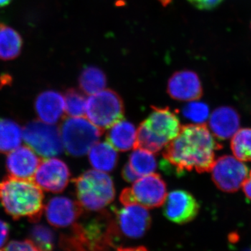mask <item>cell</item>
Here are the masks:
<instances>
[{
  "instance_id": "6",
  "label": "cell",
  "mask_w": 251,
  "mask_h": 251,
  "mask_svg": "<svg viewBox=\"0 0 251 251\" xmlns=\"http://www.w3.org/2000/svg\"><path fill=\"white\" fill-rule=\"evenodd\" d=\"M125 112L123 100L114 90H103L87 99V120L102 131L123 120Z\"/></svg>"
},
{
  "instance_id": "37",
  "label": "cell",
  "mask_w": 251,
  "mask_h": 251,
  "mask_svg": "<svg viewBox=\"0 0 251 251\" xmlns=\"http://www.w3.org/2000/svg\"></svg>"
},
{
  "instance_id": "15",
  "label": "cell",
  "mask_w": 251,
  "mask_h": 251,
  "mask_svg": "<svg viewBox=\"0 0 251 251\" xmlns=\"http://www.w3.org/2000/svg\"><path fill=\"white\" fill-rule=\"evenodd\" d=\"M167 92L175 100L193 101L201 98L203 89L196 73L190 70H182L175 72L170 77Z\"/></svg>"
},
{
  "instance_id": "17",
  "label": "cell",
  "mask_w": 251,
  "mask_h": 251,
  "mask_svg": "<svg viewBox=\"0 0 251 251\" xmlns=\"http://www.w3.org/2000/svg\"><path fill=\"white\" fill-rule=\"evenodd\" d=\"M35 110L41 121L54 125L62 120L65 113L64 96L56 91H45L36 98Z\"/></svg>"
},
{
  "instance_id": "36",
  "label": "cell",
  "mask_w": 251,
  "mask_h": 251,
  "mask_svg": "<svg viewBox=\"0 0 251 251\" xmlns=\"http://www.w3.org/2000/svg\"><path fill=\"white\" fill-rule=\"evenodd\" d=\"M251 251V249H247V251Z\"/></svg>"
},
{
  "instance_id": "4",
  "label": "cell",
  "mask_w": 251,
  "mask_h": 251,
  "mask_svg": "<svg viewBox=\"0 0 251 251\" xmlns=\"http://www.w3.org/2000/svg\"><path fill=\"white\" fill-rule=\"evenodd\" d=\"M151 113L137 130L135 148L156 153L166 148L179 134L181 126L171 109L151 107Z\"/></svg>"
},
{
  "instance_id": "8",
  "label": "cell",
  "mask_w": 251,
  "mask_h": 251,
  "mask_svg": "<svg viewBox=\"0 0 251 251\" xmlns=\"http://www.w3.org/2000/svg\"><path fill=\"white\" fill-rule=\"evenodd\" d=\"M167 197L166 184L156 173L142 176L130 188L122 191L120 201L123 205L139 204L153 209L163 205Z\"/></svg>"
},
{
  "instance_id": "27",
  "label": "cell",
  "mask_w": 251,
  "mask_h": 251,
  "mask_svg": "<svg viewBox=\"0 0 251 251\" xmlns=\"http://www.w3.org/2000/svg\"><path fill=\"white\" fill-rule=\"evenodd\" d=\"M65 112L72 117H83L85 115L86 99L84 94L75 89H69L64 96Z\"/></svg>"
},
{
  "instance_id": "18",
  "label": "cell",
  "mask_w": 251,
  "mask_h": 251,
  "mask_svg": "<svg viewBox=\"0 0 251 251\" xmlns=\"http://www.w3.org/2000/svg\"><path fill=\"white\" fill-rule=\"evenodd\" d=\"M211 131L220 140L232 138L239 129L240 117L234 108L221 106L216 108L209 120Z\"/></svg>"
},
{
  "instance_id": "28",
  "label": "cell",
  "mask_w": 251,
  "mask_h": 251,
  "mask_svg": "<svg viewBox=\"0 0 251 251\" xmlns=\"http://www.w3.org/2000/svg\"><path fill=\"white\" fill-rule=\"evenodd\" d=\"M184 116L196 125H204L209 118V108L203 102L191 101L182 110Z\"/></svg>"
},
{
  "instance_id": "31",
  "label": "cell",
  "mask_w": 251,
  "mask_h": 251,
  "mask_svg": "<svg viewBox=\"0 0 251 251\" xmlns=\"http://www.w3.org/2000/svg\"><path fill=\"white\" fill-rule=\"evenodd\" d=\"M122 177L123 179L126 181L127 182H134L138 179H140V176H138L134 171L130 168L129 164L126 163L124 167L122 170Z\"/></svg>"
},
{
  "instance_id": "33",
  "label": "cell",
  "mask_w": 251,
  "mask_h": 251,
  "mask_svg": "<svg viewBox=\"0 0 251 251\" xmlns=\"http://www.w3.org/2000/svg\"><path fill=\"white\" fill-rule=\"evenodd\" d=\"M243 191L248 199L251 201V171L242 185Z\"/></svg>"
},
{
  "instance_id": "14",
  "label": "cell",
  "mask_w": 251,
  "mask_h": 251,
  "mask_svg": "<svg viewBox=\"0 0 251 251\" xmlns=\"http://www.w3.org/2000/svg\"><path fill=\"white\" fill-rule=\"evenodd\" d=\"M83 212L77 201L64 196L51 198L45 206L47 221L55 227H67L76 223Z\"/></svg>"
},
{
  "instance_id": "26",
  "label": "cell",
  "mask_w": 251,
  "mask_h": 251,
  "mask_svg": "<svg viewBox=\"0 0 251 251\" xmlns=\"http://www.w3.org/2000/svg\"><path fill=\"white\" fill-rule=\"evenodd\" d=\"M29 240L40 251H52L55 245L53 231L42 224L34 225L29 231Z\"/></svg>"
},
{
  "instance_id": "3",
  "label": "cell",
  "mask_w": 251,
  "mask_h": 251,
  "mask_svg": "<svg viewBox=\"0 0 251 251\" xmlns=\"http://www.w3.org/2000/svg\"><path fill=\"white\" fill-rule=\"evenodd\" d=\"M118 234L115 219L103 211L86 226L73 225L72 232L62 236L60 244L69 251H108Z\"/></svg>"
},
{
  "instance_id": "10",
  "label": "cell",
  "mask_w": 251,
  "mask_h": 251,
  "mask_svg": "<svg viewBox=\"0 0 251 251\" xmlns=\"http://www.w3.org/2000/svg\"><path fill=\"white\" fill-rule=\"evenodd\" d=\"M211 176L221 191L233 193L242 187L249 175V168L236 157L223 156L214 161Z\"/></svg>"
},
{
  "instance_id": "34",
  "label": "cell",
  "mask_w": 251,
  "mask_h": 251,
  "mask_svg": "<svg viewBox=\"0 0 251 251\" xmlns=\"http://www.w3.org/2000/svg\"><path fill=\"white\" fill-rule=\"evenodd\" d=\"M117 251H148L146 248L143 247L132 248H120Z\"/></svg>"
},
{
  "instance_id": "12",
  "label": "cell",
  "mask_w": 251,
  "mask_h": 251,
  "mask_svg": "<svg viewBox=\"0 0 251 251\" xmlns=\"http://www.w3.org/2000/svg\"><path fill=\"white\" fill-rule=\"evenodd\" d=\"M34 181L42 189L54 193H61L67 188L71 179L69 167L62 160L46 158L38 167Z\"/></svg>"
},
{
  "instance_id": "11",
  "label": "cell",
  "mask_w": 251,
  "mask_h": 251,
  "mask_svg": "<svg viewBox=\"0 0 251 251\" xmlns=\"http://www.w3.org/2000/svg\"><path fill=\"white\" fill-rule=\"evenodd\" d=\"M124 206L121 209L113 211L119 230L130 239L143 237L151 224V216L148 209L139 204Z\"/></svg>"
},
{
  "instance_id": "29",
  "label": "cell",
  "mask_w": 251,
  "mask_h": 251,
  "mask_svg": "<svg viewBox=\"0 0 251 251\" xmlns=\"http://www.w3.org/2000/svg\"><path fill=\"white\" fill-rule=\"evenodd\" d=\"M5 251H40L29 239L12 241L5 248Z\"/></svg>"
},
{
  "instance_id": "23",
  "label": "cell",
  "mask_w": 251,
  "mask_h": 251,
  "mask_svg": "<svg viewBox=\"0 0 251 251\" xmlns=\"http://www.w3.org/2000/svg\"><path fill=\"white\" fill-rule=\"evenodd\" d=\"M106 84V75L98 67L85 68L79 77V86L81 91L88 95H92L104 90Z\"/></svg>"
},
{
  "instance_id": "13",
  "label": "cell",
  "mask_w": 251,
  "mask_h": 251,
  "mask_svg": "<svg viewBox=\"0 0 251 251\" xmlns=\"http://www.w3.org/2000/svg\"><path fill=\"white\" fill-rule=\"evenodd\" d=\"M200 205L191 193L184 190L172 191L163 203V214L176 224L191 222L199 213Z\"/></svg>"
},
{
  "instance_id": "5",
  "label": "cell",
  "mask_w": 251,
  "mask_h": 251,
  "mask_svg": "<svg viewBox=\"0 0 251 251\" xmlns=\"http://www.w3.org/2000/svg\"><path fill=\"white\" fill-rule=\"evenodd\" d=\"M74 182L77 202L86 210H102L115 199L113 181L106 173L90 170L74 179Z\"/></svg>"
},
{
  "instance_id": "35",
  "label": "cell",
  "mask_w": 251,
  "mask_h": 251,
  "mask_svg": "<svg viewBox=\"0 0 251 251\" xmlns=\"http://www.w3.org/2000/svg\"><path fill=\"white\" fill-rule=\"evenodd\" d=\"M12 0H0V8L7 6L11 2Z\"/></svg>"
},
{
  "instance_id": "32",
  "label": "cell",
  "mask_w": 251,
  "mask_h": 251,
  "mask_svg": "<svg viewBox=\"0 0 251 251\" xmlns=\"http://www.w3.org/2000/svg\"><path fill=\"white\" fill-rule=\"evenodd\" d=\"M9 226L7 223L0 219V248L7 242L9 236Z\"/></svg>"
},
{
  "instance_id": "16",
  "label": "cell",
  "mask_w": 251,
  "mask_h": 251,
  "mask_svg": "<svg viewBox=\"0 0 251 251\" xmlns=\"http://www.w3.org/2000/svg\"><path fill=\"white\" fill-rule=\"evenodd\" d=\"M41 162V158L29 146H19L8 155L6 170L10 176L31 179L34 178Z\"/></svg>"
},
{
  "instance_id": "1",
  "label": "cell",
  "mask_w": 251,
  "mask_h": 251,
  "mask_svg": "<svg viewBox=\"0 0 251 251\" xmlns=\"http://www.w3.org/2000/svg\"><path fill=\"white\" fill-rule=\"evenodd\" d=\"M221 148L205 125L181 126L177 136L165 148L163 157L177 173L211 171L215 151Z\"/></svg>"
},
{
  "instance_id": "2",
  "label": "cell",
  "mask_w": 251,
  "mask_h": 251,
  "mask_svg": "<svg viewBox=\"0 0 251 251\" xmlns=\"http://www.w3.org/2000/svg\"><path fill=\"white\" fill-rule=\"evenodd\" d=\"M0 203L14 220L36 223L44 211V196L35 181L9 176L0 182Z\"/></svg>"
},
{
  "instance_id": "22",
  "label": "cell",
  "mask_w": 251,
  "mask_h": 251,
  "mask_svg": "<svg viewBox=\"0 0 251 251\" xmlns=\"http://www.w3.org/2000/svg\"><path fill=\"white\" fill-rule=\"evenodd\" d=\"M23 130L16 122L0 120V153L11 152L21 145Z\"/></svg>"
},
{
  "instance_id": "20",
  "label": "cell",
  "mask_w": 251,
  "mask_h": 251,
  "mask_svg": "<svg viewBox=\"0 0 251 251\" xmlns=\"http://www.w3.org/2000/svg\"><path fill=\"white\" fill-rule=\"evenodd\" d=\"M91 166L97 171L110 173L118 161V153L108 143H97L89 151Z\"/></svg>"
},
{
  "instance_id": "19",
  "label": "cell",
  "mask_w": 251,
  "mask_h": 251,
  "mask_svg": "<svg viewBox=\"0 0 251 251\" xmlns=\"http://www.w3.org/2000/svg\"><path fill=\"white\" fill-rule=\"evenodd\" d=\"M137 130L131 122L121 120L107 132L106 141L117 151H127L135 149Z\"/></svg>"
},
{
  "instance_id": "25",
  "label": "cell",
  "mask_w": 251,
  "mask_h": 251,
  "mask_svg": "<svg viewBox=\"0 0 251 251\" xmlns=\"http://www.w3.org/2000/svg\"><path fill=\"white\" fill-rule=\"evenodd\" d=\"M231 149L239 161H251V128L238 130L231 140Z\"/></svg>"
},
{
  "instance_id": "24",
  "label": "cell",
  "mask_w": 251,
  "mask_h": 251,
  "mask_svg": "<svg viewBox=\"0 0 251 251\" xmlns=\"http://www.w3.org/2000/svg\"><path fill=\"white\" fill-rule=\"evenodd\" d=\"M128 163L140 177L154 173L157 167L153 153L140 148L135 149L130 153Z\"/></svg>"
},
{
  "instance_id": "9",
  "label": "cell",
  "mask_w": 251,
  "mask_h": 251,
  "mask_svg": "<svg viewBox=\"0 0 251 251\" xmlns=\"http://www.w3.org/2000/svg\"><path fill=\"white\" fill-rule=\"evenodd\" d=\"M23 137L28 146L41 156H57L64 150L60 129L54 125L34 120L25 126Z\"/></svg>"
},
{
  "instance_id": "7",
  "label": "cell",
  "mask_w": 251,
  "mask_h": 251,
  "mask_svg": "<svg viewBox=\"0 0 251 251\" xmlns=\"http://www.w3.org/2000/svg\"><path fill=\"white\" fill-rule=\"evenodd\" d=\"M64 148L73 156H82L89 152L103 131L84 117L66 118L61 125Z\"/></svg>"
},
{
  "instance_id": "30",
  "label": "cell",
  "mask_w": 251,
  "mask_h": 251,
  "mask_svg": "<svg viewBox=\"0 0 251 251\" xmlns=\"http://www.w3.org/2000/svg\"><path fill=\"white\" fill-rule=\"evenodd\" d=\"M193 6L200 10H211L218 6L224 0H188Z\"/></svg>"
},
{
  "instance_id": "21",
  "label": "cell",
  "mask_w": 251,
  "mask_h": 251,
  "mask_svg": "<svg viewBox=\"0 0 251 251\" xmlns=\"http://www.w3.org/2000/svg\"><path fill=\"white\" fill-rule=\"evenodd\" d=\"M23 41L21 34L14 28L0 23V60L17 58L21 53Z\"/></svg>"
}]
</instances>
